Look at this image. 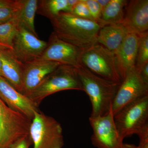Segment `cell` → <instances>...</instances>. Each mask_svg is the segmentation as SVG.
<instances>
[{
    "mask_svg": "<svg viewBox=\"0 0 148 148\" xmlns=\"http://www.w3.org/2000/svg\"><path fill=\"white\" fill-rule=\"evenodd\" d=\"M53 32L61 39L84 49L97 43L101 26L98 22L61 12L50 20Z\"/></svg>",
    "mask_w": 148,
    "mask_h": 148,
    "instance_id": "6da1fadb",
    "label": "cell"
},
{
    "mask_svg": "<svg viewBox=\"0 0 148 148\" xmlns=\"http://www.w3.org/2000/svg\"><path fill=\"white\" fill-rule=\"evenodd\" d=\"M83 88L92 105L90 117L103 115L108 112L120 84L92 73L81 65L76 68Z\"/></svg>",
    "mask_w": 148,
    "mask_h": 148,
    "instance_id": "7a4b0ae2",
    "label": "cell"
},
{
    "mask_svg": "<svg viewBox=\"0 0 148 148\" xmlns=\"http://www.w3.org/2000/svg\"><path fill=\"white\" fill-rule=\"evenodd\" d=\"M68 90L84 91L76 69L61 65L46 77L27 96L39 107L43 100L49 95Z\"/></svg>",
    "mask_w": 148,
    "mask_h": 148,
    "instance_id": "3957f363",
    "label": "cell"
},
{
    "mask_svg": "<svg viewBox=\"0 0 148 148\" xmlns=\"http://www.w3.org/2000/svg\"><path fill=\"white\" fill-rule=\"evenodd\" d=\"M80 64L104 79L120 85L122 82L114 54L97 43L83 49Z\"/></svg>",
    "mask_w": 148,
    "mask_h": 148,
    "instance_id": "277c9868",
    "label": "cell"
},
{
    "mask_svg": "<svg viewBox=\"0 0 148 148\" xmlns=\"http://www.w3.org/2000/svg\"><path fill=\"white\" fill-rule=\"evenodd\" d=\"M29 135L33 148H63L64 145L61 124L40 110L32 119Z\"/></svg>",
    "mask_w": 148,
    "mask_h": 148,
    "instance_id": "5b68a950",
    "label": "cell"
},
{
    "mask_svg": "<svg viewBox=\"0 0 148 148\" xmlns=\"http://www.w3.org/2000/svg\"><path fill=\"white\" fill-rule=\"evenodd\" d=\"M116 125L123 139L148 129V95L130 103L114 116Z\"/></svg>",
    "mask_w": 148,
    "mask_h": 148,
    "instance_id": "8992f818",
    "label": "cell"
},
{
    "mask_svg": "<svg viewBox=\"0 0 148 148\" xmlns=\"http://www.w3.org/2000/svg\"><path fill=\"white\" fill-rule=\"evenodd\" d=\"M32 120L10 108L0 99V148H10L22 137L29 135Z\"/></svg>",
    "mask_w": 148,
    "mask_h": 148,
    "instance_id": "52a82bcc",
    "label": "cell"
},
{
    "mask_svg": "<svg viewBox=\"0 0 148 148\" xmlns=\"http://www.w3.org/2000/svg\"><path fill=\"white\" fill-rule=\"evenodd\" d=\"M92 130L91 142L98 148H122L123 139L120 135L116 125L112 106L103 115L89 117Z\"/></svg>",
    "mask_w": 148,
    "mask_h": 148,
    "instance_id": "ba28073f",
    "label": "cell"
},
{
    "mask_svg": "<svg viewBox=\"0 0 148 148\" xmlns=\"http://www.w3.org/2000/svg\"><path fill=\"white\" fill-rule=\"evenodd\" d=\"M148 95V83L136 67L128 72L120 85L112 103L114 116L127 105Z\"/></svg>",
    "mask_w": 148,
    "mask_h": 148,
    "instance_id": "9c48e42d",
    "label": "cell"
},
{
    "mask_svg": "<svg viewBox=\"0 0 148 148\" xmlns=\"http://www.w3.org/2000/svg\"><path fill=\"white\" fill-rule=\"evenodd\" d=\"M83 49L61 39L53 32L42 54L36 60L54 61L77 68L81 65Z\"/></svg>",
    "mask_w": 148,
    "mask_h": 148,
    "instance_id": "30bf717a",
    "label": "cell"
},
{
    "mask_svg": "<svg viewBox=\"0 0 148 148\" xmlns=\"http://www.w3.org/2000/svg\"><path fill=\"white\" fill-rule=\"evenodd\" d=\"M47 45V42L39 39L25 28L19 27L13 40V52L18 61L27 64L39 58Z\"/></svg>",
    "mask_w": 148,
    "mask_h": 148,
    "instance_id": "8fae6325",
    "label": "cell"
},
{
    "mask_svg": "<svg viewBox=\"0 0 148 148\" xmlns=\"http://www.w3.org/2000/svg\"><path fill=\"white\" fill-rule=\"evenodd\" d=\"M0 99L10 108L19 113L32 120L39 107L26 95L14 88L0 75Z\"/></svg>",
    "mask_w": 148,
    "mask_h": 148,
    "instance_id": "7c38bea8",
    "label": "cell"
},
{
    "mask_svg": "<svg viewBox=\"0 0 148 148\" xmlns=\"http://www.w3.org/2000/svg\"><path fill=\"white\" fill-rule=\"evenodd\" d=\"M122 24L128 33L139 36L148 33V0L128 1Z\"/></svg>",
    "mask_w": 148,
    "mask_h": 148,
    "instance_id": "4fadbf2b",
    "label": "cell"
},
{
    "mask_svg": "<svg viewBox=\"0 0 148 148\" xmlns=\"http://www.w3.org/2000/svg\"><path fill=\"white\" fill-rule=\"evenodd\" d=\"M61 65L54 61L38 60L24 64L21 93L27 96L46 77Z\"/></svg>",
    "mask_w": 148,
    "mask_h": 148,
    "instance_id": "5bb4252c",
    "label": "cell"
},
{
    "mask_svg": "<svg viewBox=\"0 0 148 148\" xmlns=\"http://www.w3.org/2000/svg\"><path fill=\"white\" fill-rule=\"evenodd\" d=\"M140 36L128 33L121 45L114 53L122 79L136 65Z\"/></svg>",
    "mask_w": 148,
    "mask_h": 148,
    "instance_id": "9a60e30c",
    "label": "cell"
},
{
    "mask_svg": "<svg viewBox=\"0 0 148 148\" xmlns=\"http://www.w3.org/2000/svg\"><path fill=\"white\" fill-rule=\"evenodd\" d=\"M0 56L2 64L1 76L21 93L24 64L17 60L12 50L0 48Z\"/></svg>",
    "mask_w": 148,
    "mask_h": 148,
    "instance_id": "2e32d148",
    "label": "cell"
},
{
    "mask_svg": "<svg viewBox=\"0 0 148 148\" xmlns=\"http://www.w3.org/2000/svg\"><path fill=\"white\" fill-rule=\"evenodd\" d=\"M128 33L122 24L105 25L99 31L97 43L114 54Z\"/></svg>",
    "mask_w": 148,
    "mask_h": 148,
    "instance_id": "e0dca14e",
    "label": "cell"
},
{
    "mask_svg": "<svg viewBox=\"0 0 148 148\" xmlns=\"http://www.w3.org/2000/svg\"><path fill=\"white\" fill-rule=\"evenodd\" d=\"M128 1L110 0L102 12L99 24L101 27L108 24H122Z\"/></svg>",
    "mask_w": 148,
    "mask_h": 148,
    "instance_id": "ac0fdd59",
    "label": "cell"
},
{
    "mask_svg": "<svg viewBox=\"0 0 148 148\" xmlns=\"http://www.w3.org/2000/svg\"><path fill=\"white\" fill-rule=\"evenodd\" d=\"M38 0H22V5L18 13V26L22 27L38 37L35 27Z\"/></svg>",
    "mask_w": 148,
    "mask_h": 148,
    "instance_id": "d6986e66",
    "label": "cell"
},
{
    "mask_svg": "<svg viewBox=\"0 0 148 148\" xmlns=\"http://www.w3.org/2000/svg\"><path fill=\"white\" fill-rule=\"evenodd\" d=\"M68 0L38 1L36 13L52 20L61 12L71 13Z\"/></svg>",
    "mask_w": 148,
    "mask_h": 148,
    "instance_id": "ffe728a7",
    "label": "cell"
},
{
    "mask_svg": "<svg viewBox=\"0 0 148 148\" xmlns=\"http://www.w3.org/2000/svg\"><path fill=\"white\" fill-rule=\"evenodd\" d=\"M18 13L10 21L0 25V48L13 51V40L19 27Z\"/></svg>",
    "mask_w": 148,
    "mask_h": 148,
    "instance_id": "44dd1931",
    "label": "cell"
},
{
    "mask_svg": "<svg viewBox=\"0 0 148 148\" xmlns=\"http://www.w3.org/2000/svg\"><path fill=\"white\" fill-rule=\"evenodd\" d=\"M22 5V0H13L10 5L0 7V25L6 23L16 16Z\"/></svg>",
    "mask_w": 148,
    "mask_h": 148,
    "instance_id": "7402d4cb",
    "label": "cell"
},
{
    "mask_svg": "<svg viewBox=\"0 0 148 148\" xmlns=\"http://www.w3.org/2000/svg\"><path fill=\"white\" fill-rule=\"evenodd\" d=\"M140 36L135 65L138 69L148 63V33Z\"/></svg>",
    "mask_w": 148,
    "mask_h": 148,
    "instance_id": "603a6c76",
    "label": "cell"
},
{
    "mask_svg": "<svg viewBox=\"0 0 148 148\" xmlns=\"http://www.w3.org/2000/svg\"><path fill=\"white\" fill-rule=\"evenodd\" d=\"M71 13L80 18L95 21L91 16L84 0H79L73 8Z\"/></svg>",
    "mask_w": 148,
    "mask_h": 148,
    "instance_id": "cb8c5ba5",
    "label": "cell"
},
{
    "mask_svg": "<svg viewBox=\"0 0 148 148\" xmlns=\"http://www.w3.org/2000/svg\"><path fill=\"white\" fill-rule=\"evenodd\" d=\"M89 12L94 21L99 24L101 19L102 9L97 0H84Z\"/></svg>",
    "mask_w": 148,
    "mask_h": 148,
    "instance_id": "d4e9b609",
    "label": "cell"
},
{
    "mask_svg": "<svg viewBox=\"0 0 148 148\" xmlns=\"http://www.w3.org/2000/svg\"><path fill=\"white\" fill-rule=\"evenodd\" d=\"M33 144L29 134L18 139L11 146L10 148H29Z\"/></svg>",
    "mask_w": 148,
    "mask_h": 148,
    "instance_id": "484cf974",
    "label": "cell"
},
{
    "mask_svg": "<svg viewBox=\"0 0 148 148\" xmlns=\"http://www.w3.org/2000/svg\"><path fill=\"white\" fill-rule=\"evenodd\" d=\"M140 143L138 148H148V129L138 135Z\"/></svg>",
    "mask_w": 148,
    "mask_h": 148,
    "instance_id": "4316f807",
    "label": "cell"
},
{
    "mask_svg": "<svg viewBox=\"0 0 148 148\" xmlns=\"http://www.w3.org/2000/svg\"><path fill=\"white\" fill-rule=\"evenodd\" d=\"M138 69L143 79L148 83V63H146Z\"/></svg>",
    "mask_w": 148,
    "mask_h": 148,
    "instance_id": "83f0119b",
    "label": "cell"
},
{
    "mask_svg": "<svg viewBox=\"0 0 148 148\" xmlns=\"http://www.w3.org/2000/svg\"><path fill=\"white\" fill-rule=\"evenodd\" d=\"M13 1V0H0V7L10 5Z\"/></svg>",
    "mask_w": 148,
    "mask_h": 148,
    "instance_id": "f1b7e54d",
    "label": "cell"
},
{
    "mask_svg": "<svg viewBox=\"0 0 148 148\" xmlns=\"http://www.w3.org/2000/svg\"><path fill=\"white\" fill-rule=\"evenodd\" d=\"M110 0H97V2L101 6L102 10L110 2Z\"/></svg>",
    "mask_w": 148,
    "mask_h": 148,
    "instance_id": "f546056e",
    "label": "cell"
},
{
    "mask_svg": "<svg viewBox=\"0 0 148 148\" xmlns=\"http://www.w3.org/2000/svg\"><path fill=\"white\" fill-rule=\"evenodd\" d=\"M122 148H138V146L128 144H123Z\"/></svg>",
    "mask_w": 148,
    "mask_h": 148,
    "instance_id": "4dcf8cb0",
    "label": "cell"
},
{
    "mask_svg": "<svg viewBox=\"0 0 148 148\" xmlns=\"http://www.w3.org/2000/svg\"><path fill=\"white\" fill-rule=\"evenodd\" d=\"M2 64L1 59L0 56V75L1 76L2 75Z\"/></svg>",
    "mask_w": 148,
    "mask_h": 148,
    "instance_id": "1f68e13d",
    "label": "cell"
}]
</instances>
